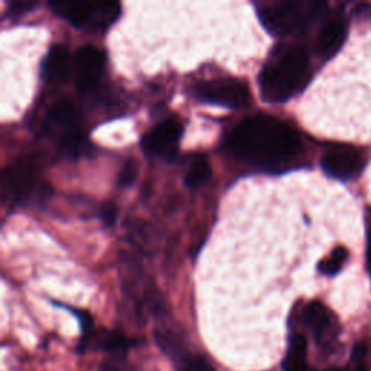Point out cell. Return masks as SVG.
<instances>
[{
  "mask_svg": "<svg viewBox=\"0 0 371 371\" xmlns=\"http://www.w3.org/2000/svg\"><path fill=\"white\" fill-rule=\"evenodd\" d=\"M235 159L261 169L278 170L300 156V138L286 122L270 115L241 120L225 139Z\"/></svg>",
  "mask_w": 371,
  "mask_h": 371,
  "instance_id": "6da1fadb",
  "label": "cell"
},
{
  "mask_svg": "<svg viewBox=\"0 0 371 371\" xmlns=\"http://www.w3.org/2000/svg\"><path fill=\"white\" fill-rule=\"evenodd\" d=\"M311 80V66L304 48L278 45L263 66L258 81L261 98L282 103L300 93Z\"/></svg>",
  "mask_w": 371,
  "mask_h": 371,
  "instance_id": "7a4b0ae2",
  "label": "cell"
},
{
  "mask_svg": "<svg viewBox=\"0 0 371 371\" xmlns=\"http://www.w3.org/2000/svg\"><path fill=\"white\" fill-rule=\"evenodd\" d=\"M326 9V4L315 0H290L258 5V18L271 35L285 37L304 29L319 18Z\"/></svg>",
  "mask_w": 371,
  "mask_h": 371,
  "instance_id": "3957f363",
  "label": "cell"
},
{
  "mask_svg": "<svg viewBox=\"0 0 371 371\" xmlns=\"http://www.w3.org/2000/svg\"><path fill=\"white\" fill-rule=\"evenodd\" d=\"M50 6L61 18L67 19L74 26L84 30H105L119 16L120 5L118 2H63L55 0Z\"/></svg>",
  "mask_w": 371,
  "mask_h": 371,
  "instance_id": "277c9868",
  "label": "cell"
},
{
  "mask_svg": "<svg viewBox=\"0 0 371 371\" xmlns=\"http://www.w3.org/2000/svg\"><path fill=\"white\" fill-rule=\"evenodd\" d=\"M0 184H2V198L13 203L23 202L33 195L45 190V186H41L38 178L37 166L33 161H22L11 166L4 171Z\"/></svg>",
  "mask_w": 371,
  "mask_h": 371,
  "instance_id": "5b68a950",
  "label": "cell"
},
{
  "mask_svg": "<svg viewBox=\"0 0 371 371\" xmlns=\"http://www.w3.org/2000/svg\"><path fill=\"white\" fill-rule=\"evenodd\" d=\"M198 99L227 108H244L250 103L251 95L246 83L236 79H218L200 83L195 87Z\"/></svg>",
  "mask_w": 371,
  "mask_h": 371,
  "instance_id": "8992f818",
  "label": "cell"
},
{
  "mask_svg": "<svg viewBox=\"0 0 371 371\" xmlns=\"http://www.w3.org/2000/svg\"><path fill=\"white\" fill-rule=\"evenodd\" d=\"M322 170L338 180H350L364 170L365 160L363 154L347 145H338L329 148L321 160Z\"/></svg>",
  "mask_w": 371,
  "mask_h": 371,
  "instance_id": "52a82bcc",
  "label": "cell"
},
{
  "mask_svg": "<svg viewBox=\"0 0 371 371\" xmlns=\"http://www.w3.org/2000/svg\"><path fill=\"white\" fill-rule=\"evenodd\" d=\"M303 318L318 348L324 353H331L338 338V325L329 309L318 300L311 302L304 309Z\"/></svg>",
  "mask_w": 371,
  "mask_h": 371,
  "instance_id": "ba28073f",
  "label": "cell"
},
{
  "mask_svg": "<svg viewBox=\"0 0 371 371\" xmlns=\"http://www.w3.org/2000/svg\"><path fill=\"white\" fill-rule=\"evenodd\" d=\"M183 134V127L177 119H167L161 122L142 139V148L151 157L171 160Z\"/></svg>",
  "mask_w": 371,
  "mask_h": 371,
  "instance_id": "9c48e42d",
  "label": "cell"
},
{
  "mask_svg": "<svg viewBox=\"0 0 371 371\" xmlns=\"http://www.w3.org/2000/svg\"><path fill=\"white\" fill-rule=\"evenodd\" d=\"M106 64V57L102 50L95 45H84L79 48L73 58L76 70L77 87L81 91H90L95 89L102 76Z\"/></svg>",
  "mask_w": 371,
  "mask_h": 371,
  "instance_id": "30bf717a",
  "label": "cell"
},
{
  "mask_svg": "<svg viewBox=\"0 0 371 371\" xmlns=\"http://www.w3.org/2000/svg\"><path fill=\"white\" fill-rule=\"evenodd\" d=\"M48 127L63 132V141L64 138L77 134V125H79V110L74 105V102L69 98H61L50 108L48 115Z\"/></svg>",
  "mask_w": 371,
  "mask_h": 371,
  "instance_id": "8fae6325",
  "label": "cell"
},
{
  "mask_svg": "<svg viewBox=\"0 0 371 371\" xmlns=\"http://www.w3.org/2000/svg\"><path fill=\"white\" fill-rule=\"evenodd\" d=\"M347 38V22L343 18H332L322 28L316 41V51L324 59L332 58Z\"/></svg>",
  "mask_w": 371,
  "mask_h": 371,
  "instance_id": "7c38bea8",
  "label": "cell"
},
{
  "mask_svg": "<svg viewBox=\"0 0 371 371\" xmlns=\"http://www.w3.org/2000/svg\"><path fill=\"white\" fill-rule=\"evenodd\" d=\"M72 58L66 47L54 45L42 63V76L50 83H61L70 76Z\"/></svg>",
  "mask_w": 371,
  "mask_h": 371,
  "instance_id": "4fadbf2b",
  "label": "cell"
},
{
  "mask_svg": "<svg viewBox=\"0 0 371 371\" xmlns=\"http://www.w3.org/2000/svg\"><path fill=\"white\" fill-rule=\"evenodd\" d=\"M87 346H91V348L105 351V353H112V354H125V351L130 347L128 339L119 332H112V331H101L98 333H91L87 338L81 339V350L84 351Z\"/></svg>",
  "mask_w": 371,
  "mask_h": 371,
  "instance_id": "5bb4252c",
  "label": "cell"
},
{
  "mask_svg": "<svg viewBox=\"0 0 371 371\" xmlns=\"http://www.w3.org/2000/svg\"><path fill=\"white\" fill-rule=\"evenodd\" d=\"M285 371H312L307 364V341L300 332L290 336L289 350L283 361Z\"/></svg>",
  "mask_w": 371,
  "mask_h": 371,
  "instance_id": "9a60e30c",
  "label": "cell"
},
{
  "mask_svg": "<svg viewBox=\"0 0 371 371\" xmlns=\"http://www.w3.org/2000/svg\"><path fill=\"white\" fill-rule=\"evenodd\" d=\"M210 176H212V169L209 161L206 160V157L198 156L193 160L192 166L189 167L188 173H186L184 184L188 186L189 189H198L210 178Z\"/></svg>",
  "mask_w": 371,
  "mask_h": 371,
  "instance_id": "2e32d148",
  "label": "cell"
},
{
  "mask_svg": "<svg viewBox=\"0 0 371 371\" xmlns=\"http://www.w3.org/2000/svg\"><path fill=\"white\" fill-rule=\"evenodd\" d=\"M177 371H216L203 357L190 354L188 350L173 360Z\"/></svg>",
  "mask_w": 371,
  "mask_h": 371,
  "instance_id": "e0dca14e",
  "label": "cell"
},
{
  "mask_svg": "<svg viewBox=\"0 0 371 371\" xmlns=\"http://www.w3.org/2000/svg\"><path fill=\"white\" fill-rule=\"evenodd\" d=\"M347 258H348L347 249H344V246H336L328 258L322 260L318 264V270L325 275H335L336 273L341 271Z\"/></svg>",
  "mask_w": 371,
  "mask_h": 371,
  "instance_id": "ac0fdd59",
  "label": "cell"
},
{
  "mask_svg": "<svg viewBox=\"0 0 371 371\" xmlns=\"http://www.w3.org/2000/svg\"><path fill=\"white\" fill-rule=\"evenodd\" d=\"M365 357H367V347L363 343L355 344L351 351L350 365L344 371H367Z\"/></svg>",
  "mask_w": 371,
  "mask_h": 371,
  "instance_id": "d6986e66",
  "label": "cell"
},
{
  "mask_svg": "<svg viewBox=\"0 0 371 371\" xmlns=\"http://www.w3.org/2000/svg\"><path fill=\"white\" fill-rule=\"evenodd\" d=\"M138 173V167L135 164V161H127L123 164L119 177H118V186L119 188H127V186H131L137 177Z\"/></svg>",
  "mask_w": 371,
  "mask_h": 371,
  "instance_id": "ffe728a7",
  "label": "cell"
},
{
  "mask_svg": "<svg viewBox=\"0 0 371 371\" xmlns=\"http://www.w3.org/2000/svg\"><path fill=\"white\" fill-rule=\"evenodd\" d=\"M116 215H118V210L113 203H105L101 209V219L103 221L105 225H112L116 219Z\"/></svg>",
  "mask_w": 371,
  "mask_h": 371,
  "instance_id": "44dd1931",
  "label": "cell"
},
{
  "mask_svg": "<svg viewBox=\"0 0 371 371\" xmlns=\"http://www.w3.org/2000/svg\"><path fill=\"white\" fill-rule=\"evenodd\" d=\"M35 5H37L35 2H26V0H23V2H12L11 6H9V12L11 13L28 12L29 9H33Z\"/></svg>",
  "mask_w": 371,
  "mask_h": 371,
  "instance_id": "7402d4cb",
  "label": "cell"
},
{
  "mask_svg": "<svg viewBox=\"0 0 371 371\" xmlns=\"http://www.w3.org/2000/svg\"><path fill=\"white\" fill-rule=\"evenodd\" d=\"M367 266L371 274V215L367 219Z\"/></svg>",
  "mask_w": 371,
  "mask_h": 371,
  "instance_id": "603a6c76",
  "label": "cell"
}]
</instances>
